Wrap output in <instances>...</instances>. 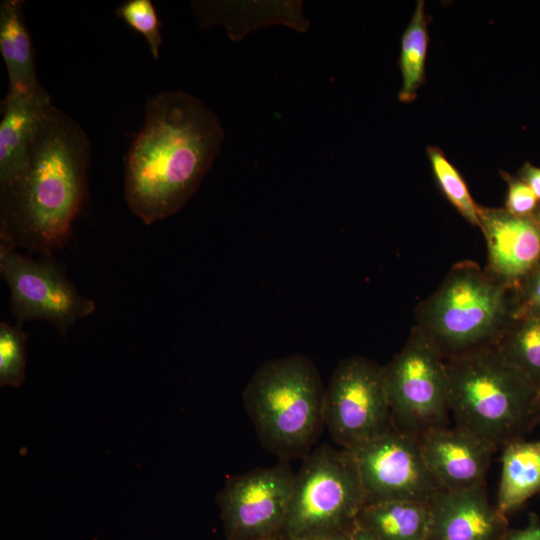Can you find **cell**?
Listing matches in <instances>:
<instances>
[{
	"mask_svg": "<svg viewBox=\"0 0 540 540\" xmlns=\"http://www.w3.org/2000/svg\"><path fill=\"white\" fill-rule=\"evenodd\" d=\"M504 540H540V519L531 514L526 526L519 529H508Z\"/></svg>",
	"mask_w": 540,
	"mask_h": 540,
	"instance_id": "26",
	"label": "cell"
},
{
	"mask_svg": "<svg viewBox=\"0 0 540 540\" xmlns=\"http://www.w3.org/2000/svg\"><path fill=\"white\" fill-rule=\"evenodd\" d=\"M427 155L433 175L445 197L466 221L479 226L478 205L473 201L458 170L438 147H428Z\"/></svg>",
	"mask_w": 540,
	"mask_h": 540,
	"instance_id": "21",
	"label": "cell"
},
{
	"mask_svg": "<svg viewBox=\"0 0 540 540\" xmlns=\"http://www.w3.org/2000/svg\"><path fill=\"white\" fill-rule=\"evenodd\" d=\"M514 318H540V260L514 290Z\"/></svg>",
	"mask_w": 540,
	"mask_h": 540,
	"instance_id": "24",
	"label": "cell"
},
{
	"mask_svg": "<svg viewBox=\"0 0 540 540\" xmlns=\"http://www.w3.org/2000/svg\"><path fill=\"white\" fill-rule=\"evenodd\" d=\"M294 540H352V531L316 535Z\"/></svg>",
	"mask_w": 540,
	"mask_h": 540,
	"instance_id": "28",
	"label": "cell"
},
{
	"mask_svg": "<svg viewBox=\"0 0 540 540\" xmlns=\"http://www.w3.org/2000/svg\"><path fill=\"white\" fill-rule=\"evenodd\" d=\"M325 390L316 365L304 355L259 366L243 401L262 445L284 460L307 453L324 426Z\"/></svg>",
	"mask_w": 540,
	"mask_h": 540,
	"instance_id": "4",
	"label": "cell"
},
{
	"mask_svg": "<svg viewBox=\"0 0 540 540\" xmlns=\"http://www.w3.org/2000/svg\"><path fill=\"white\" fill-rule=\"evenodd\" d=\"M324 425L346 450L394 430L383 366L361 356L343 359L325 390Z\"/></svg>",
	"mask_w": 540,
	"mask_h": 540,
	"instance_id": "8",
	"label": "cell"
},
{
	"mask_svg": "<svg viewBox=\"0 0 540 540\" xmlns=\"http://www.w3.org/2000/svg\"><path fill=\"white\" fill-rule=\"evenodd\" d=\"M424 7L425 2L418 0L410 22L402 35L399 57L402 87L398 97L404 103L416 99L417 90L425 81V62L429 38Z\"/></svg>",
	"mask_w": 540,
	"mask_h": 540,
	"instance_id": "20",
	"label": "cell"
},
{
	"mask_svg": "<svg viewBox=\"0 0 540 540\" xmlns=\"http://www.w3.org/2000/svg\"><path fill=\"white\" fill-rule=\"evenodd\" d=\"M0 272L9 287L11 311L19 325L43 320L65 335L96 309L52 259L34 260L0 247Z\"/></svg>",
	"mask_w": 540,
	"mask_h": 540,
	"instance_id": "9",
	"label": "cell"
},
{
	"mask_svg": "<svg viewBox=\"0 0 540 540\" xmlns=\"http://www.w3.org/2000/svg\"><path fill=\"white\" fill-rule=\"evenodd\" d=\"M456 425L497 449L539 423L540 390L493 344L444 359Z\"/></svg>",
	"mask_w": 540,
	"mask_h": 540,
	"instance_id": "3",
	"label": "cell"
},
{
	"mask_svg": "<svg viewBox=\"0 0 540 540\" xmlns=\"http://www.w3.org/2000/svg\"><path fill=\"white\" fill-rule=\"evenodd\" d=\"M518 177L532 189L540 201V168L527 162L518 171Z\"/></svg>",
	"mask_w": 540,
	"mask_h": 540,
	"instance_id": "27",
	"label": "cell"
},
{
	"mask_svg": "<svg viewBox=\"0 0 540 540\" xmlns=\"http://www.w3.org/2000/svg\"><path fill=\"white\" fill-rule=\"evenodd\" d=\"M90 155L79 123L47 104L23 170L0 185V247L48 255L68 241L86 200Z\"/></svg>",
	"mask_w": 540,
	"mask_h": 540,
	"instance_id": "1",
	"label": "cell"
},
{
	"mask_svg": "<svg viewBox=\"0 0 540 540\" xmlns=\"http://www.w3.org/2000/svg\"><path fill=\"white\" fill-rule=\"evenodd\" d=\"M539 421H540V398H539Z\"/></svg>",
	"mask_w": 540,
	"mask_h": 540,
	"instance_id": "30",
	"label": "cell"
},
{
	"mask_svg": "<svg viewBox=\"0 0 540 540\" xmlns=\"http://www.w3.org/2000/svg\"><path fill=\"white\" fill-rule=\"evenodd\" d=\"M427 540H504L507 516L488 498L486 482L456 491L439 490L430 502Z\"/></svg>",
	"mask_w": 540,
	"mask_h": 540,
	"instance_id": "14",
	"label": "cell"
},
{
	"mask_svg": "<svg viewBox=\"0 0 540 540\" xmlns=\"http://www.w3.org/2000/svg\"><path fill=\"white\" fill-rule=\"evenodd\" d=\"M217 115L183 91L148 99L144 123L124 158V196L150 225L177 213L194 195L220 151Z\"/></svg>",
	"mask_w": 540,
	"mask_h": 540,
	"instance_id": "2",
	"label": "cell"
},
{
	"mask_svg": "<svg viewBox=\"0 0 540 540\" xmlns=\"http://www.w3.org/2000/svg\"><path fill=\"white\" fill-rule=\"evenodd\" d=\"M514 290L471 261L453 266L416 308V327L444 358L492 344L513 319Z\"/></svg>",
	"mask_w": 540,
	"mask_h": 540,
	"instance_id": "5",
	"label": "cell"
},
{
	"mask_svg": "<svg viewBox=\"0 0 540 540\" xmlns=\"http://www.w3.org/2000/svg\"><path fill=\"white\" fill-rule=\"evenodd\" d=\"M23 3L22 0H3L0 4V53L8 72L9 90L42 93L46 90L37 78Z\"/></svg>",
	"mask_w": 540,
	"mask_h": 540,
	"instance_id": "16",
	"label": "cell"
},
{
	"mask_svg": "<svg viewBox=\"0 0 540 540\" xmlns=\"http://www.w3.org/2000/svg\"><path fill=\"white\" fill-rule=\"evenodd\" d=\"M27 334L19 324L0 323V385L19 387L25 378Z\"/></svg>",
	"mask_w": 540,
	"mask_h": 540,
	"instance_id": "22",
	"label": "cell"
},
{
	"mask_svg": "<svg viewBox=\"0 0 540 540\" xmlns=\"http://www.w3.org/2000/svg\"><path fill=\"white\" fill-rule=\"evenodd\" d=\"M540 390V318H514L492 343Z\"/></svg>",
	"mask_w": 540,
	"mask_h": 540,
	"instance_id": "19",
	"label": "cell"
},
{
	"mask_svg": "<svg viewBox=\"0 0 540 540\" xmlns=\"http://www.w3.org/2000/svg\"><path fill=\"white\" fill-rule=\"evenodd\" d=\"M396 430L416 437L449 425V381L444 358L415 326L404 347L383 366Z\"/></svg>",
	"mask_w": 540,
	"mask_h": 540,
	"instance_id": "7",
	"label": "cell"
},
{
	"mask_svg": "<svg viewBox=\"0 0 540 540\" xmlns=\"http://www.w3.org/2000/svg\"><path fill=\"white\" fill-rule=\"evenodd\" d=\"M349 451L360 474L366 503H430L441 490L427 469L418 437L412 434L394 429Z\"/></svg>",
	"mask_w": 540,
	"mask_h": 540,
	"instance_id": "11",
	"label": "cell"
},
{
	"mask_svg": "<svg viewBox=\"0 0 540 540\" xmlns=\"http://www.w3.org/2000/svg\"><path fill=\"white\" fill-rule=\"evenodd\" d=\"M501 175L508 185L505 209L516 216L536 215L540 210V201L532 189L519 177L506 172Z\"/></svg>",
	"mask_w": 540,
	"mask_h": 540,
	"instance_id": "25",
	"label": "cell"
},
{
	"mask_svg": "<svg viewBox=\"0 0 540 540\" xmlns=\"http://www.w3.org/2000/svg\"><path fill=\"white\" fill-rule=\"evenodd\" d=\"M352 540H378V539L370 532L355 526L354 529L352 530Z\"/></svg>",
	"mask_w": 540,
	"mask_h": 540,
	"instance_id": "29",
	"label": "cell"
},
{
	"mask_svg": "<svg viewBox=\"0 0 540 540\" xmlns=\"http://www.w3.org/2000/svg\"><path fill=\"white\" fill-rule=\"evenodd\" d=\"M294 478L287 462L229 478L217 496L226 540H277Z\"/></svg>",
	"mask_w": 540,
	"mask_h": 540,
	"instance_id": "10",
	"label": "cell"
},
{
	"mask_svg": "<svg viewBox=\"0 0 540 540\" xmlns=\"http://www.w3.org/2000/svg\"><path fill=\"white\" fill-rule=\"evenodd\" d=\"M274 540V539H273Z\"/></svg>",
	"mask_w": 540,
	"mask_h": 540,
	"instance_id": "32",
	"label": "cell"
},
{
	"mask_svg": "<svg viewBox=\"0 0 540 540\" xmlns=\"http://www.w3.org/2000/svg\"><path fill=\"white\" fill-rule=\"evenodd\" d=\"M478 218L488 250L485 271L500 284L515 290L540 260L538 213L522 217L505 208L478 205Z\"/></svg>",
	"mask_w": 540,
	"mask_h": 540,
	"instance_id": "12",
	"label": "cell"
},
{
	"mask_svg": "<svg viewBox=\"0 0 540 540\" xmlns=\"http://www.w3.org/2000/svg\"><path fill=\"white\" fill-rule=\"evenodd\" d=\"M430 525V503L410 500L366 503L355 522L378 540H427Z\"/></svg>",
	"mask_w": 540,
	"mask_h": 540,
	"instance_id": "18",
	"label": "cell"
},
{
	"mask_svg": "<svg viewBox=\"0 0 540 540\" xmlns=\"http://www.w3.org/2000/svg\"><path fill=\"white\" fill-rule=\"evenodd\" d=\"M538 217H539V221H540V210H539V212H538Z\"/></svg>",
	"mask_w": 540,
	"mask_h": 540,
	"instance_id": "31",
	"label": "cell"
},
{
	"mask_svg": "<svg viewBox=\"0 0 540 540\" xmlns=\"http://www.w3.org/2000/svg\"><path fill=\"white\" fill-rule=\"evenodd\" d=\"M428 471L440 489L464 490L485 483L497 448L458 426L438 427L418 437Z\"/></svg>",
	"mask_w": 540,
	"mask_h": 540,
	"instance_id": "13",
	"label": "cell"
},
{
	"mask_svg": "<svg viewBox=\"0 0 540 540\" xmlns=\"http://www.w3.org/2000/svg\"><path fill=\"white\" fill-rule=\"evenodd\" d=\"M116 16L145 38L155 60L162 45L160 22L150 0H127L116 9Z\"/></svg>",
	"mask_w": 540,
	"mask_h": 540,
	"instance_id": "23",
	"label": "cell"
},
{
	"mask_svg": "<svg viewBox=\"0 0 540 540\" xmlns=\"http://www.w3.org/2000/svg\"><path fill=\"white\" fill-rule=\"evenodd\" d=\"M365 503L352 453L323 444L295 473L286 520L277 540L352 531Z\"/></svg>",
	"mask_w": 540,
	"mask_h": 540,
	"instance_id": "6",
	"label": "cell"
},
{
	"mask_svg": "<svg viewBox=\"0 0 540 540\" xmlns=\"http://www.w3.org/2000/svg\"><path fill=\"white\" fill-rule=\"evenodd\" d=\"M50 102L46 91L26 93L8 90L1 109L0 185L8 183L23 170L39 116Z\"/></svg>",
	"mask_w": 540,
	"mask_h": 540,
	"instance_id": "15",
	"label": "cell"
},
{
	"mask_svg": "<svg viewBox=\"0 0 540 540\" xmlns=\"http://www.w3.org/2000/svg\"><path fill=\"white\" fill-rule=\"evenodd\" d=\"M501 474L495 506L504 515L540 493V440L519 439L502 447Z\"/></svg>",
	"mask_w": 540,
	"mask_h": 540,
	"instance_id": "17",
	"label": "cell"
}]
</instances>
